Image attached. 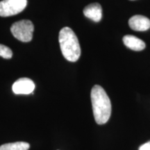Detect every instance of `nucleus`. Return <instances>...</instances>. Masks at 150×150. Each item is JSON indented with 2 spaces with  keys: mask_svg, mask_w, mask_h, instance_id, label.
I'll return each instance as SVG.
<instances>
[{
  "mask_svg": "<svg viewBox=\"0 0 150 150\" xmlns=\"http://www.w3.org/2000/svg\"><path fill=\"white\" fill-rule=\"evenodd\" d=\"M91 102L95 122L98 125L106 124L111 114V103L102 87L95 85L91 91Z\"/></svg>",
  "mask_w": 150,
  "mask_h": 150,
  "instance_id": "nucleus-1",
  "label": "nucleus"
},
{
  "mask_svg": "<svg viewBox=\"0 0 150 150\" xmlns=\"http://www.w3.org/2000/svg\"><path fill=\"white\" fill-rule=\"evenodd\" d=\"M59 41L65 59L70 62L77 61L81 56V47L72 29L69 27L63 28L59 32Z\"/></svg>",
  "mask_w": 150,
  "mask_h": 150,
  "instance_id": "nucleus-2",
  "label": "nucleus"
},
{
  "mask_svg": "<svg viewBox=\"0 0 150 150\" xmlns=\"http://www.w3.org/2000/svg\"><path fill=\"white\" fill-rule=\"evenodd\" d=\"M33 30V23L28 20L15 22L11 27V31L13 36L24 42H28L32 40Z\"/></svg>",
  "mask_w": 150,
  "mask_h": 150,
  "instance_id": "nucleus-3",
  "label": "nucleus"
},
{
  "mask_svg": "<svg viewBox=\"0 0 150 150\" xmlns=\"http://www.w3.org/2000/svg\"><path fill=\"white\" fill-rule=\"evenodd\" d=\"M27 5V0H2L0 1V16L9 17L21 13Z\"/></svg>",
  "mask_w": 150,
  "mask_h": 150,
  "instance_id": "nucleus-4",
  "label": "nucleus"
},
{
  "mask_svg": "<svg viewBox=\"0 0 150 150\" xmlns=\"http://www.w3.org/2000/svg\"><path fill=\"white\" fill-rule=\"evenodd\" d=\"M35 84L32 80L28 78H21L13 83L12 90L16 95H29L33 93Z\"/></svg>",
  "mask_w": 150,
  "mask_h": 150,
  "instance_id": "nucleus-5",
  "label": "nucleus"
},
{
  "mask_svg": "<svg viewBox=\"0 0 150 150\" xmlns=\"http://www.w3.org/2000/svg\"><path fill=\"white\" fill-rule=\"evenodd\" d=\"M129 25L134 31H145L150 28V20L145 16L136 15L129 19Z\"/></svg>",
  "mask_w": 150,
  "mask_h": 150,
  "instance_id": "nucleus-6",
  "label": "nucleus"
},
{
  "mask_svg": "<svg viewBox=\"0 0 150 150\" xmlns=\"http://www.w3.org/2000/svg\"><path fill=\"white\" fill-rule=\"evenodd\" d=\"M83 14L86 18L98 22L102 18V8L98 3L91 4L84 8Z\"/></svg>",
  "mask_w": 150,
  "mask_h": 150,
  "instance_id": "nucleus-7",
  "label": "nucleus"
},
{
  "mask_svg": "<svg viewBox=\"0 0 150 150\" xmlns=\"http://www.w3.org/2000/svg\"><path fill=\"white\" fill-rule=\"evenodd\" d=\"M125 45L134 51H142L145 48V43L143 40L132 35H127L123 37Z\"/></svg>",
  "mask_w": 150,
  "mask_h": 150,
  "instance_id": "nucleus-8",
  "label": "nucleus"
},
{
  "mask_svg": "<svg viewBox=\"0 0 150 150\" xmlns=\"http://www.w3.org/2000/svg\"><path fill=\"white\" fill-rule=\"evenodd\" d=\"M30 145L25 142H16L6 143L0 146V150H28Z\"/></svg>",
  "mask_w": 150,
  "mask_h": 150,
  "instance_id": "nucleus-9",
  "label": "nucleus"
},
{
  "mask_svg": "<svg viewBox=\"0 0 150 150\" xmlns=\"http://www.w3.org/2000/svg\"><path fill=\"white\" fill-rule=\"evenodd\" d=\"M13 56V52L8 47L0 44V56L6 59H11Z\"/></svg>",
  "mask_w": 150,
  "mask_h": 150,
  "instance_id": "nucleus-10",
  "label": "nucleus"
},
{
  "mask_svg": "<svg viewBox=\"0 0 150 150\" xmlns=\"http://www.w3.org/2000/svg\"><path fill=\"white\" fill-rule=\"evenodd\" d=\"M139 150H150V141L142 145L139 147Z\"/></svg>",
  "mask_w": 150,
  "mask_h": 150,
  "instance_id": "nucleus-11",
  "label": "nucleus"
},
{
  "mask_svg": "<svg viewBox=\"0 0 150 150\" xmlns=\"http://www.w3.org/2000/svg\"><path fill=\"white\" fill-rule=\"evenodd\" d=\"M132 1H133V0H132Z\"/></svg>",
  "mask_w": 150,
  "mask_h": 150,
  "instance_id": "nucleus-12",
  "label": "nucleus"
}]
</instances>
